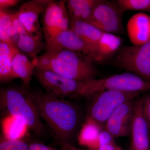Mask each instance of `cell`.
<instances>
[{"mask_svg":"<svg viewBox=\"0 0 150 150\" xmlns=\"http://www.w3.org/2000/svg\"><path fill=\"white\" fill-rule=\"evenodd\" d=\"M29 95L41 118L56 140L72 144L80 122L79 110L73 103L47 93L29 90Z\"/></svg>","mask_w":150,"mask_h":150,"instance_id":"cell-1","label":"cell"},{"mask_svg":"<svg viewBox=\"0 0 150 150\" xmlns=\"http://www.w3.org/2000/svg\"><path fill=\"white\" fill-rule=\"evenodd\" d=\"M32 61L35 70L51 71L78 81L91 80L96 79L97 75L91 59L66 49L56 52L46 51Z\"/></svg>","mask_w":150,"mask_h":150,"instance_id":"cell-2","label":"cell"},{"mask_svg":"<svg viewBox=\"0 0 150 150\" xmlns=\"http://www.w3.org/2000/svg\"><path fill=\"white\" fill-rule=\"evenodd\" d=\"M24 88H2L0 90V107L6 110L11 115L24 121L28 128L35 135L41 136L45 126L29 95V90Z\"/></svg>","mask_w":150,"mask_h":150,"instance_id":"cell-3","label":"cell"},{"mask_svg":"<svg viewBox=\"0 0 150 150\" xmlns=\"http://www.w3.org/2000/svg\"><path fill=\"white\" fill-rule=\"evenodd\" d=\"M140 92L105 90L94 94L89 108L88 117L104 127L110 115L121 104L137 98Z\"/></svg>","mask_w":150,"mask_h":150,"instance_id":"cell-4","label":"cell"},{"mask_svg":"<svg viewBox=\"0 0 150 150\" xmlns=\"http://www.w3.org/2000/svg\"><path fill=\"white\" fill-rule=\"evenodd\" d=\"M34 76L46 92L64 99L83 97L85 81L64 76L51 71L35 70Z\"/></svg>","mask_w":150,"mask_h":150,"instance_id":"cell-5","label":"cell"},{"mask_svg":"<svg viewBox=\"0 0 150 150\" xmlns=\"http://www.w3.org/2000/svg\"><path fill=\"white\" fill-rule=\"evenodd\" d=\"M89 97L105 90L128 92L150 91V82L132 73H126L105 79L87 81Z\"/></svg>","mask_w":150,"mask_h":150,"instance_id":"cell-6","label":"cell"},{"mask_svg":"<svg viewBox=\"0 0 150 150\" xmlns=\"http://www.w3.org/2000/svg\"><path fill=\"white\" fill-rule=\"evenodd\" d=\"M114 62L119 68L150 82V40L141 46H124Z\"/></svg>","mask_w":150,"mask_h":150,"instance_id":"cell-7","label":"cell"},{"mask_svg":"<svg viewBox=\"0 0 150 150\" xmlns=\"http://www.w3.org/2000/svg\"><path fill=\"white\" fill-rule=\"evenodd\" d=\"M123 13L117 1H103L93 10L86 22L102 32L120 33L123 31Z\"/></svg>","mask_w":150,"mask_h":150,"instance_id":"cell-8","label":"cell"},{"mask_svg":"<svg viewBox=\"0 0 150 150\" xmlns=\"http://www.w3.org/2000/svg\"><path fill=\"white\" fill-rule=\"evenodd\" d=\"M43 13L42 30L46 40L69 28L70 18L66 1H51Z\"/></svg>","mask_w":150,"mask_h":150,"instance_id":"cell-9","label":"cell"},{"mask_svg":"<svg viewBox=\"0 0 150 150\" xmlns=\"http://www.w3.org/2000/svg\"><path fill=\"white\" fill-rule=\"evenodd\" d=\"M46 43L47 51L56 52L66 49L87 57L93 62H98L96 51L89 47L70 28L46 40Z\"/></svg>","mask_w":150,"mask_h":150,"instance_id":"cell-10","label":"cell"},{"mask_svg":"<svg viewBox=\"0 0 150 150\" xmlns=\"http://www.w3.org/2000/svg\"><path fill=\"white\" fill-rule=\"evenodd\" d=\"M134 100L121 104L112 112L104 126L114 138L130 135L131 124L134 116Z\"/></svg>","mask_w":150,"mask_h":150,"instance_id":"cell-11","label":"cell"},{"mask_svg":"<svg viewBox=\"0 0 150 150\" xmlns=\"http://www.w3.org/2000/svg\"><path fill=\"white\" fill-rule=\"evenodd\" d=\"M143 99L135 101L131 124L130 150H150L149 132L142 114Z\"/></svg>","mask_w":150,"mask_h":150,"instance_id":"cell-12","label":"cell"},{"mask_svg":"<svg viewBox=\"0 0 150 150\" xmlns=\"http://www.w3.org/2000/svg\"><path fill=\"white\" fill-rule=\"evenodd\" d=\"M49 0H32L23 4L17 11L18 17L28 33L42 35L39 16L43 13Z\"/></svg>","mask_w":150,"mask_h":150,"instance_id":"cell-13","label":"cell"},{"mask_svg":"<svg viewBox=\"0 0 150 150\" xmlns=\"http://www.w3.org/2000/svg\"><path fill=\"white\" fill-rule=\"evenodd\" d=\"M127 33L133 46L144 45L150 40V16L144 13L134 15L127 23Z\"/></svg>","mask_w":150,"mask_h":150,"instance_id":"cell-14","label":"cell"},{"mask_svg":"<svg viewBox=\"0 0 150 150\" xmlns=\"http://www.w3.org/2000/svg\"><path fill=\"white\" fill-rule=\"evenodd\" d=\"M69 28L74 31L89 47L96 51L103 32L88 23L71 18H70Z\"/></svg>","mask_w":150,"mask_h":150,"instance_id":"cell-15","label":"cell"},{"mask_svg":"<svg viewBox=\"0 0 150 150\" xmlns=\"http://www.w3.org/2000/svg\"><path fill=\"white\" fill-rule=\"evenodd\" d=\"M12 67L17 78L20 79L25 86L28 88L34 75L35 66L33 62L16 47L14 49Z\"/></svg>","mask_w":150,"mask_h":150,"instance_id":"cell-16","label":"cell"},{"mask_svg":"<svg viewBox=\"0 0 150 150\" xmlns=\"http://www.w3.org/2000/svg\"><path fill=\"white\" fill-rule=\"evenodd\" d=\"M104 127L100 125L93 119L87 117L83 124L78 137L79 144L93 149L98 146V139Z\"/></svg>","mask_w":150,"mask_h":150,"instance_id":"cell-17","label":"cell"},{"mask_svg":"<svg viewBox=\"0 0 150 150\" xmlns=\"http://www.w3.org/2000/svg\"><path fill=\"white\" fill-rule=\"evenodd\" d=\"M103 0H67L66 4L69 16L75 19L86 22L95 8Z\"/></svg>","mask_w":150,"mask_h":150,"instance_id":"cell-18","label":"cell"},{"mask_svg":"<svg viewBox=\"0 0 150 150\" xmlns=\"http://www.w3.org/2000/svg\"><path fill=\"white\" fill-rule=\"evenodd\" d=\"M16 46L0 41V81L9 82L17 79L12 67V59Z\"/></svg>","mask_w":150,"mask_h":150,"instance_id":"cell-19","label":"cell"},{"mask_svg":"<svg viewBox=\"0 0 150 150\" xmlns=\"http://www.w3.org/2000/svg\"><path fill=\"white\" fill-rule=\"evenodd\" d=\"M42 35L28 33L20 35L16 47L26 56L33 60L37 58L38 54L46 48V43L42 41Z\"/></svg>","mask_w":150,"mask_h":150,"instance_id":"cell-20","label":"cell"},{"mask_svg":"<svg viewBox=\"0 0 150 150\" xmlns=\"http://www.w3.org/2000/svg\"><path fill=\"white\" fill-rule=\"evenodd\" d=\"M122 42L121 38L118 35L103 33L96 49L98 62H103L109 59L118 51Z\"/></svg>","mask_w":150,"mask_h":150,"instance_id":"cell-21","label":"cell"},{"mask_svg":"<svg viewBox=\"0 0 150 150\" xmlns=\"http://www.w3.org/2000/svg\"><path fill=\"white\" fill-rule=\"evenodd\" d=\"M19 38V34L13 25L11 12L0 10V41L16 47Z\"/></svg>","mask_w":150,"mask_h":150,"instance_id":"cell-22","label":"cell"},{"mask_svg":"<svg viewBox=\"0 0 150 150\" xmlns=\"http://www.w3.org/2000/svg\"><path fill=\"white\" fill-rule=\"evenodd\" d=\"M2 126L3 134L11 139H23L28 129L24 121L11 115L3 120Z\"/></svg>","mask_w":150,"mask_h":150,"instance_id":"cell-23","label":"cell"},{"mask_svg":"<svg viewBox=\"0 0 150 150\" xmlns=\"http://www.w3.org/2000/svg\"><path fill=\"white\" fill-rule=\"evenodd\" d=\"M123 12L128 11L148 12L150 13V0H118Z\"/></svg>","mask_w":150,"mask_h":150,"instance_id":"cell-24","label":"cell"},{"mask_svg":"<svg viewBox=\"0 0 150 150\" xmlns=\"http://www.w3.org/2000/svg\"><path fill=\"white\" fill-rule=\"evenodd\" d=\"M29 145L23 139H11L2 134L0 138V150H28Z\"/></svg>","mask_w":150,"mask_h":150,"instance_id":"cell-25","label":"cell"},{"mask_svg":"<svg viewBox=\"0 0 150 150\" xmlns=\"http://www.w3.org/2000/svg\"><path fill=\"white\" fill-rule=\"evenodd\" d=\"M142 114L147 125L150 135V94L142 97Z\"/></svg>","mask_w":150,"mask_h":150,"instance_id":"cell-26","label":"cell"},{"mask_svg":"<svg viewBox=\"0 0 150 150\" xmlns=\"http://www.w3.org/2000/svg\"><path fill=\"white\" fill-rule=\"evenodd\" d=\"M114 138H115L109 132L103 129V130L100 132L98 136V139L97 147L103 145L115 143Z\"/></svg>","mask_w":150,"mask_h":150,"instance_id":"cell-27","label":"cell"},{"mask_svg":"<svg viewBox=\"0 0 150 150\" xmlns=\"http://www.w3.org/2000/svg\"><path fill=\"white\" fill-rule=\"evenodd\" d=\"M11 16L13 25L20 35L26 34L28 33L19 20L16 11L15 12H11Z\"/></svg>","mask_w":150,"mask_h":150,"instance_id":"cell-28","label":"cell"},{"mask_svg":"<svg viewBox=\"0 0 150 150\" xmlns=\"http://www.w3.org/2000/svg\"><path fill=\"white\" fill-rule=\"evenodd\" d=\"M20 1L19 0H0V10H6L9 8L16 6Z\"/></svg>","mask_w":150,"mask_h":150,"instance_id":"cell-29","label":"cell"},{"mask_svg":"<svg viewBox=\"0 0 150 150\" xmlns=\"http://www.w3.org/2000/svg\"><path fill=\"white\" fill-rule=\"evenodd\" d=\"M28 150H58L40 143H34L29 145Z\"/></svg>","mask_w":150,"mask_h":150,"instance_id":"cell-30","label":"cell"},{"mask_svg":"<svg viewBox=\"0 0 150 150\" xmlns=\"http://www.w3.org/2000/svg\"><path fill=\"white\" fill-rule=\"evenodd\" d=\"M90 150H123L116 143L99 146L98 147Z\"/></svg>","mask_w":150,"mask_h":150,"instance_id":"cell-31","label":"cell"},{"mask_svg":"<svg viewBox=\"0 0 150 150\" xmlns=\"http://www.w3.org/2000/svg\"><path fill=\"white\" fill-rule=\"evenodd\" d=\"M61 148L63 150H90L89 149L85 150L83 149H80L75 146L72 144H69V143H60Z\"/></svg>","mask_w":150,"mask_h":150,"instance_id":"cell-32","label":"cell"}]
</instances>
